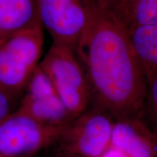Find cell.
I'll use <instances>...</instances> for the list:
<instances>
[{"label":"cell","mask_w":157,"mask_h":157,"mask_svg":"<svg viewBox=\"0 0 157 157\" xmlns=\"http://www.w3.org/2000/svg\"><path fill=\"white\" fill-rule=\"evenodd\" d=\"M86 1L89 20L75 52L90 82V106L114 121L143 117L147 82L128 30L111 12Z\"/></svg>","instance_id":"cell-1"},{"label":"cell","mask_w":157,"mask_h":157,"mask_svg":"<svg viewBox=\"0 0 157 157\" xmlns=\"http://www.w3.org/2000/svg\"><path fill=\"white\" fill-rule=\"evenodd\" d=\"M43 44L41 24L0 40V89L16 101L40 64Z\"/></svg>","instance_id":"cell-2"},{"label":"cell","mask_w":157,"mask_h":157,"mask_svg":"<svg viewBox=\"0 0 157 157\" xmlns=\"http://www.w3.org/2000/svg\"><path fill=\"white\" fill-rule=\"evenodd\" d=\"M40 66L46 72L74 119L89 109L92 93L84 68L75 50L52 44Z\"/></svg>","instance_id":"cell-3"},{"label":"cell","mask_w":157,"mask_h":157,"mask_svg":"<svg viewBox=\"0 0 157 157\" xmlns=\"http://www.w3.org/2000/svg\"><path fill=\"white\" fill-rule=\"evenodd\" d=\"M114 122L109 113L90 106L62 131L58 150L79 157H101L112 146Z\"/></svg>","instance_id":"cell-4"},{"label":"cell","mask_w":157,"mask_h":157,"mask_svg":"<svg viewBox=\"0 0 157 157\" xmlns=\"http://www.w3.org/2000/svg\"><path fill=\"white\" fill-rule=\"evenodd\" d=\"M62 129L45 126L15 109L0 122V157H31L57 144Z\"/></svg>","instance_id":"cell-5"},{"label":"cell","mask_w":157,"mask_h":157,"mask_svg":"<svg viewBox=\"0 0 157 157\" xmlns=\"http://www.w3.org/2000/svg\"><path fill=\"white\" fill-rule=\"evenodd\" d=\"M37 13L42 28L52 44L75 50L86 29L89 9L86 0H36Z\"/></svg>","instance_id":"cell-6"},{"label":"cell","mask_w":157,"mask_h":157,"mask_svg":"<svg viewBox=\"0 0 157 157\" xmlns=\"http://www.w3.org/2000/svg\"><path fill=\"white\" fill-rule=\"evenodd\" d=\"M16 109L42 124L62 130L74 119L40 64L29 80Z\"/></svg>","instance_id":"cell-7"},{"label":"cell","mask_w":157,"mask_h":157,"mask_svg":"<svg viewBox=\"0 0 157 157\" xmlns=\"http://www.w3.org/2000/svg\"><path fill=\"white\" fill-rule=\"evenodd\" d=\"M112 146L127 157H157V135L143 117L115 121Z\"/></svg>","instance_id":"cell-8"},{"label":"cell","mask_w":157,"mask_h":157,"mask_svg":"<svg viewBox=\"0 0 157 157\" xmlns=\"http://www.w3.org/2000/svg\"><path fill=\"white\" fill-rule=\"evenodd\" d=\"M39 24L36 0H0V40Z\"/></svg>","instance_id":"cell-9"},{"label":"cell","mask_w":157,"mask_h":157,"mask_svg":"<svg viewBox=\"0 0 157 157\" xmlns=\"http://www.w3.org/2000/svg\"><path fill=\"white\" fill-rule=\"evenodd\" d=\"M127 30L146 82L157 78V25H133Z\"/></svg>","instance_id":"cell-10"},{"label":"cell","mask_w":157,"mask_h":157,"mask_svg":"<svg viewBox=\"0 0 157 157\" xmlns=\"http://www.w3.org/2000/svg\"><path fill=\"white\" fill-rule=\"evenodd\" d=\"M121 21L127 29L157 25V0H129Z\"/></svg>","instance_id":"cell-11"},{"label":"cell","mask_w":157,"mask_h":157,"mask_svg":"<svg viewBox=\"0 0 157 157\" xmlns=\"http://www.w3.org/2000/svg\"><path fill=\"white\" fill-rule=\"evenodd\" d=\"M143 119L157 135V78L147 82Z\"/></svg>","instance_id":"cell-12"},{"label":"cell","mask_w":157,"mask_h":157,"mask_svg":"<svg viewBox=\"0 0 157 157\" xmlns=\"http://www.w3.org/2000/svg\"><path fill=\"white\" fill-rule=\"evenodd\" d=\"M101 8L111 12L121 21L129 0H90Z\"/></svg>","instance_id":"cell-13"},{"label":"cell","mask_w":157,"mask_h":157,"mask_svg":"<svg viewBox=\"0 0 157 157\" xmlns=\"http://www.w3.org/2000/svg\"><path fill=\"white\" fill-rule=\"evenodd\" d=\"M16 101L0 89V122L15 111Z\"/></svg>","instance_id":"cell-14"},{"label":"cell","mask_w":157,"mask_h":157,"mask_svg":"<svg viewBox=\"0 0 157 157\" xmlns=\"http://www.w3.org/2000/svg\"><path fill=\"white\" fill-rule=\"evenodd\" d=\"M101 157H127L126 155L120 150L117 149L113 146L110 148Z\"/></svg>","instance_id":"cell-15"},{"label":"cell","mask_w":157,"mask_h":157,"mask_svg":"<svg viewBox=\"0 0 157 157\" xmlns=\"http://www.w3.org/2000/svg\"><path fill=\"white\" fill-rule=\"evenodd\" d=\"M52 157H79V156L71 154V153L63 151L58 150V151L56 152V154L53 155Z\"/></svg>","instance_id":"cell-16"}]
</instances>
